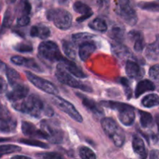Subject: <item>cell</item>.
Here are the masks:
<instances>
[{
  "mask_svg": "<svg viewBox=\"0 0 159 159\" xmlns=\"http://www.w3.org/2000/svg\"><path fill=\"white\" fill-rule=\"evenodd\" d=\"M13 107L17 111L26 113L34 117L38 118L42 114L51 116L54 114V111L51 107H46L43 101L35 95L26 97L20 103L13 104Z\"/></svg>",
  "mask_w": 159,
  "mask_h": 159,
  "instance_id": "6da1fadb",
  "label": "cell"
},
{
  "mask_svg": "<svg viewBox=\"0 0 159 159\" xmlns=\"http://www.w3.org/2000/svg\"><path fill=\"white\" fill-rule=\"evenodd\" d=\"M125 70L127 76L130 79H140L144 75V71H142L139 65L131 59L126 62Z\"/></svg>",
  "mask_w": 159,
  "mask_h": 159,
  "instance_id": "2e32d148",
  "label": "cell"
},
{
  "mask_svg": "<svg viewBox=\"0 0 159 159\" xmlns=\"http://www.w3.org/2000/svg\"><path fill=\"white\" fill-rule=\"evenodd\" d=\"M145 56L148 59L155 61L159 57V34L157 35L155 41L149 43L145 50Z\"/></svg>",
  "mask_w": 159,
  "mask_h": 159,
  "instance_id": "7402d4cb",
  "label": "cell"
},
{
  "mask_svg": "<svg viewBox=\"0 0 159 159\" xmlns=\"http://www.w3.org/2000/svg\"><path fill=\"white\" fill-rule=\"evenodd\" d=\"M109 36L110 38L115 40V42H121L124 41V37H125V30L121 26H114L111 28V30L109 32Z\"/></svg>",
  "mask_w": 159,
  "mask_h": 159,
  "instance_id": "484cf974",
  "label": "cell"
},
{
  "mask_svg": "<svg viewBox=\"0 0 159 159\" xmlns=\"http://www.w3.org/2000/svg\"><path fill=\"white\" fill-rule=\"evenodd\" d=\"M120 121L124 124V126L130 127L133 125L135 120V113L134 109L133 107L129 105L126 108L120 110L119 115H118Z\"/></svg>",
  "mask_w": 159,
  "mask_h": 159,
  "instance_id": "4fadbf2b",
  "label": "cell"
},
{
  "mask_svg": "<svg viewBox=\"0 0 159 159\" xmlns=\"http://www.w3.org/2000/svg\"><path fill=\"white\" fill-rule=\"evenodd\" d=\"M52 101L59 110L68 114L71 119L79 123H82L83 121L82 115L79 113V111L76 110L75 107L71 102L65 100L63 98L59 97V96H55V97L53 98Z\"/></svg>",
  "mask_w": 159,
  "mask_h": 159,
  "instance_id": "9c48e42d",
  "label": "cell"
},
{
  "mask_svg": "<svg viewBox=\"0 0 159 159\" xmlns=\"http://www.w3.org/2000/svg\"><path fill=\"white\" fill-rule=\"evenodd\" d=\"M141 104L145 108H152L159 105V96L157 94H149L144 96Z\"/></svg>",
  "mask_w": 159,
  "mask_h": 159,
  "instance_id": "f1b7e54d",
  "label": "cell"
},
{
  "mask_svg": "<svg viewBox=\"0 0 159 159\" xmlns=\"http://www.w3.org/2000/svg\"><path fill=\"white\" fill-rule=\"evenodd\" d=\"M93 37H94V35L89 34V33H78V34H73L72 40L73 43H75V44L81 45L85 42L91 40V39H93Z\"/></svg>",
  "mask_w": 159,
  "mask_h": 159,
  "instance_id": "1f68e13d",
  "label": "cell"
},
{
  "mask_svg": "<svg viewBox=\"0 0 159 159\" xmlns=\"http://www.w3.org/2000/svg\"><path fill=\"white\" fill-rule=\"evenodd\" d=\"M55 75L58 81L61 83L65 84V85H68L70 87H72L75 89H82L85 92H89V93H92L93 89L91 87L88 86V85H85L82 82H79V80L75 79L71 73L65 68V65L62 63H60L57 65V68H56L55 71Z\"/></svg>",
  "mask_w": 159,
  "mask_h": 159,
  "instance_id": "3957f363",
  "label": "cell"
},
{
  "mask_svg": "<svg viewBox=\"0 0 159 159\" xmlns=\"http://www.w3.org/2000/svg\"><path fill=\"white\" fill-rule=\"evenodd\" d=\"M78 96L80 97V99H82V102L83 103L84 107L86 109H88L89 110H90L91 112H93V113L97 115L103 114V111H102V109L99 107V106L96 103L95 101H93V99H89L86 96H83V95H79L78 94Z\"/></svg>",
  "mask_w": 159,
  "mask_h": 159,
  "instance_id": "cb8c5ba5",
  "label": "cell"
},
{
  "mask_svg": "<svg viewBox=\"0 0 159 159\" xmlns=\"http://www.w3.org/2000/svg\"><path fill=\"white\" fill-rule=\"evenodd\" d=\"M79 155L82 159H96V154L87 147H82L79 148Z\"/></svg>",
  "mask_w": 159,
  "mask_h": 159,
  "instance_id": "74e56055",
  "label": "cell"
},
{
  "mask_svg": "<svg viewBox=\"0 0 159 159\" xmlns=\"http://www.w3.org/2000/svg\"><path fill=\"white\" fill-rule=\"evenodd\" d=\"M138 6L144 10L159 12V0H155L152 2H141L138 4Z\"/></svg>",
  "mask_w": 159,
  "mask_h": 159,
  "instance_id": "d6a6232c",
  "label": "cell"
},
{
  "mask_svg": "<svg viewBox=\"0 0 159 159\" xmlns=\"http://www.w3.org/2000/svg\"><path fill=\"white\" fill-rule=\"evenodd\" d=\"M40 130L44 133L46 140L51 143L59 144L63 141L64 132L55 121L43 120L40 122Z\"/></svg>",
  "mask_w": 159,
  "mask_h": 159,
  "instance_id": "5b68a950",
  "label": "cell"
},
{
  "mask_svg": "<svg viewBox=\"0 0 159 159\" xmlns=\"http://www.w3.org/2000/svg\"><path fill=\"white\" fill-rule=\"evenodd\" d=\"M96 46L93 41H87L82 43L79 48V57L82 61H85L96 50Z\"/></svg>",
  "mask_w": 159,
  "mask_h": 159,
  "instance_id": "d6986e66",
  "label": "cell"
},
{
  "mask_svg": "<svg viewBox=\"0 0 159 159\" xmlns=\"http://www.w3.org/2000/svg\"><path fill=\"white\" fill-rule=\"evenodd\" d=\"M89 26L92 30H94L99 31L101 33H104L107 30V23L103 19L99 18V17H97V18L94 19L93 21L90 22Z\"/></svg>",
  "mask_w": 159,
  "mask_h": 159,
  "instance_id": "f546056e",
  "label": "cell"
},
{
  "mask_svg": "<svg viewBox=\"0 0 159 159\" xmlns=\"http://www.w3.org/2000/svg\"><path fill=\"white\" fill-rule=\"evenodd\" d=\"M11 62L16 65L19 66H24L26 68H30L33 71L41 72L43 70L40 68L38 64L34 61V59L27 58V57H22V56H13L11 57Z\"/></svg>",
  "mask_w": 159,
  "mask_h": 159,
  "instance_id": "7c38bea8",
  "label": "cell"
},
{
  "mask_svg": "<svg viewBox=\"0 0 159 159\" xmlns=\"http://www.w3.org/2000/svg\"><path fill=\"white\" fill-rule=\"evenodd\" d=\"M139 115L141 127L144 128H148L153 125V118L150 113L140 110Z\"/></svg>",
  "mask_w": 159,
  "mask_h": 159,
  "instance_id": "836d02e7",
  "label": "cell"
},
{
  "mask_svg": "<svg viewBox=\"0 0 159 159\" xmlns=\"http://www.w3.org/2000/svg\"><path fill=\"white\" fill-rule=\"evenodd\" d=\"M42 159H64L63 157L58 153L55 152H50L42 155Z\"/></svg>",
  "mask_w": 159,
  "mask_h": 159,
  "instance_id": "b9f144b4",
  "label": "cell"
},
{
  "mask_svg": "<svg viewBox=\"0 0 159 159\" xmlns=\"http://www.w3.org/2000/svg\"><path fill=\"white\" fill-rule=\"evenodd\" d=\"M5 70H6V75L7 78L8 82L11 86H14V85L20 84V82L21 81V77L15 69L5 66Z\"/></svg>",
  "mask_w": 159,
  "mask_h": 159,
  "instance_id": "4316f807",
  "label": "cell"
},
{
  "mask_svg": "<svg viewBox=\"0 0 159 159\" xmlns=\"http://www.w3.org/2000/svg\"><path fill=\"white\" fill-rule=\"evenodd\" d=\"M61 63L65 65V68L71 73V75H75V77L79 78V79H84V78H86V75L83 72L81 68H79L77 65H76L75 62H73L72 61H70L68 59L63 57L62 61H61Z\"/></svg>",
  "mask_w": 159,
  "mask_h": 159,
  "instance_id": "ac0fdd59",
  "label": "cell"
},
{
  "mask_svg": "<svg viewBox=\"0 0 159 159\" xmlns=\"http://www.w3.org/2000/svg\"><path fill=\"white\" fill-rule=\"evenodd\" d=\"M129 37L132 41H134V49L137 52H141L144 47V37L141 32L133 30L129 33Z\"/></svg>",
  "mask_w": 159,
  "mask_h": 159,
  "instance_id": "603a6c76",
  "label": "cell"
},
{
  "mask_svg": "<svg viewBox=\"0 0 159 159\" xmlns=\"http://www.w3.org/2000/svg\"><path fill=\"white\" fill-rule=\"evenodd\" d=\"M25 73H26V78H27L28 80L34 86L37 87V89H40L41 91L48 93V94L54 95V96H56L58 93V90L52 82H49V81L46 80L44 79H42L40 77H38L37 75L30 72V71H26Z\"/></svg>",
  "mask_w": 159,
  "mask_h": 159,
  "instance_id": "ba28073f",
  "label": "cell"
},
{
  "mask_svg": "<svg viewBox=\"0 0 159 159\" xmlns=\"http://www.w3.org/2000/svg\"><path fill=\"white\" fill-rule=\"evenodd\" d=\"M156 123H157V126H158V128L159 130V114H158L156 116Z\"/></svg>",
  "mask_w": 159,
  "mask_h": 159,
  "instance_id": "7dc6e473",
  "label": "cell"
},
{
  "mask_svg": "<svg viewBox=\"0 0 159 159\" xmlns=\"http://www.w3.org/2000/svg\"><path fill=\"white\" fill-rule=\"evenodd\" d=\"M29 93V88L26 85L18 84L12 86V90L6 94V97L10 102H16L20 99H25Z\"/></svg>",
  "mask_w": 159,
  "mask_h": 159,
  "instance_id": "8fae6325",
  "label": "cell"
},
{
  "mask_svg": "<svg viewBox=\"0 0 159 159\" xmlns=\"http://www.w3.org/2000/svg\"><path fill=\"white\" fill-rule=\"evenodd\" d=\"M101 126L106 134L116 147H122L125 142V134L120 127L111 118H103Z\"/></svg>",
  "mask_w": 159,
  "mask_h": 159,
  "instance_id": "7a4b0ae2",
  "label": "cell"
},
{
  "mask_svg": "<svg viewBox=\"0 0 159 159\" xmlns=\"http://www.w3.org/2000/svg\"><path fill=\"white\" fill-rule=\"evenodd\" d=\"M12 20H13V17H12V13L10 12V11L7 10V12H6L5 14L4 20H3V23H2V30L4 28H8L10 26L11 23H12Z\"/></svg>",
  "mask_w": 159,
  "mask_h": 159,
  "instance_id": "ab89813d",
  "label": "cell"
},
{
  "mask_svg": "<svg viewBox=\"0 0 159 159\" xmlns=\"http://www.w3.org/2000/svg\"><path fill=\"white\" fill-rule=\"evenodd\" d=\"M14 49L20 53H28L33 51L32 45L26 43H20L14 47Z\"/></svg>",
  "mask_w": 159,
  "mask_h": 159,
  "instance_id": "f35d334b",
  "label": "cell"
},
{
  "mask_svg": "<svg viewBox=\"0 0 159 159\" xmlns=\"http://www.w3.org/2000/svg\"><path fill=\"white\" fill-rule=\"evenodd\" d=\"M132 147L135 154L139 155L141 159H146L147 152H146L144 141L138 135H134L132 140Z\"/></svg>",
  "mask_w": 159,
  "mask_h": 159,
  "instance_id": "ffe728a7",
  "label": "cell"
},
{
  "mask_svg": "<svg viewBox=\"0 0 159 159\" xmlns=\"http://www.w3.org/2000/svg\"><path fill=\"white\" fill-rule=\"evenodd\" d=\"M21 129L23 134L26 135V136L30 137V138L46 139V136H45L44 133L41 130L37 129V127L31 123L23 121L22 123Z\"/></svg>",
  "mask_w": 159,
  "mask_h": 159,
  "instance_id": "5bb4252c",
  "label": "cell"
},
{
  "mask_svg": "<svg viewBox=\"0 0 159 159\" xmlns=\"http://www.w3.org/2000/svg\"><path fill=\"white\" fill-rule=\"evenodd\" d=\"M100 104L102 106H103V107L112 109V110H116L118 112L129 106L128 104L124 103V102H115V101H102L100 102Z\"/></svg>",
  "mask_w": 159,
  "mask_h": 159,
  "instance_id": "e575fe53",
  "label": "cell"
},
{
  "mask_svg": "<svg viewBox=\"0 0 159 159\" xmlns=\"http://www.w3.org/2000/svg\"><path fill=\"white\" fill-rule=\"evenodd\" d=\"M62 48H63L64 53L71 60H75L76 57V51L75 45L72 42L69 40H64L62 41Z\"/></svg>",
  "mask_w": 159,
  "mask_h": 159,
  "instance_id": "4dcf8cb0",
  "label": "cell"
},
{
  "mask_svg": "<svg viewBox=\"0 0 159 159\" xmlns=\"http://www.w3.org/2000/svg\"><path fill=\"white\" fill-rule=\"evenodd\" d=\"M16 1V0H6V2H7L8 3H10V4H12V3H14Z\"/></svg>",
  "mask_w": 159,
  "mask_h": 159,
  "instance_id": "c3c4849f",
  "label": "cell"
},
{
  "mask_svg": "<svg viewBox=\"0 0 159 159\" xmlns=\"http://www.w3.org/2000/svg\"><path fill=\"white\" fill-rule=\"evenodd\" d=\"M21 151V148L19 146L13 145V144H6V145L1 146V156L8 154L18 152Z\"/></svg>",
  "mask_w": 159,
  "mask_h": 159,
  "instance_id": "8d00e7d4",
  "label": "cell"
},
{
  "mask_svg": "<svg viewBox=\"0 0 159 159\" xmlns=\"http://www.w3.org/2000/svg\"><path fill=\"white\" fill-rule=\"evenodd\" d=\"M155 89V86L153 82L150 80H142L139 82L137 85L136 89H135V96L137 98L140 97L143 93L149 91H154Z\"/></svg>",
  "mask_w": 159,
  "mask_h": 159,
  "instance_id": "d4e9b609",
  "label": "cell"
},
{
  "mask_svg": "<svg viewBox=\"0 0 159 159\" xmlns=\"http://www.w3.org/2000/svg\"><path fill=\"white\" fill-rule=\"evenodd\" d=\"M19 142L21 143V144H26V145L41 148H49L48 144H45V143L42 142V141H37V140L20 139V141H19Z\"/></svg>",
  "mask_w": 159,
  "mask_h": 159,
  "instance_id": "d590c367",
  "label": "cell"
},
{
  "mask_svg": "<svg viewBox=\"0 0 159 159\" xmlns=\"http://www.w3.org/2000/svg\"><path fill=\"white\" fill-rule=\"evenodd\" d=\"M30 36L33 37H38L40 39H46L51 35V30L47 26L38 24L33 26L30 29Z\"/></svg>",
  "mask_w": 159,
  "mask_h": 159,
  "instance_id": "44dd1931",
  "label": "cell"
},
{
  "mask_svg": "<svg viewBox=\"0 0 159 159\" xmlns=\"http://www.w3.org/2000/svg\"><path fill=\"white\" fill-rule=\"evenodd\" d=\"M116 12L128 25L134 26L138 22V16L130 4V0H117L116 3Z\"/></svg>",
  "mask_w": 159,
  "mask_h": 159,
  "instance_id": "52a82bcc",
  "label": "cell"
},
{
  "mask_svg": "<svg viewBox=\"0 0 159 159\" xmlns=\"http://www.w3.org/2000/svg\"><path fill=\"white\" fill-rule=\"evenodd\" d=\"M112 52L115 54L117 57L120 59H127L133 58L134 56L130 50L125 45L122 44L120 42H115L112 44Z\"/></svg>",
  "mask_w": 159,
  "mask_h": 159,
  "instance_id": "9a60e30c",
  "label": "cell"
},
{
  "mask_svg": "<svg viewBox=\"0 0 159 159\" xmlns=\"http://www.w3.org/2000/svg\"><path fill=\"white\" fill-rule=\"evenodd\" d=\"M73 9H74V10L76 12L82 16L81 18H79L77 20V21L79 22L84 21L86 19L89 18L93 14L91 8L88 5L85 4V3L82 2H75L74 6H73Z\"/></svg>",
  "mask_w": 159,
  "mask_h": 159,
  "instance_id": "e0dca14e",
  "label": "cell"
},
{
  "mask_svg": "<svg viewBox=\"0 0 159 159\" xmlns=\"http://www.w3.org/2000/svg\"><path fill=\"white\" fill-rule=\"evenodd\" d=\"M31 12V5L29 0H20L17 6V13L19 16H29Z\"/></svg>",
  "mask_w": 159,
  "mask_h": 159,
  "instance_id": "83f0119b",
  "label": "cell"
},
{
  "mask_svg": "<svg viewBox=\"0 0 159 159\" xmlns=\"http://www.w3.org/2000/svg\"><path fill=\"white\" fill-rule=\"evenodd\" d=\"M30 16H20L17 18V24L20 26H27L30 23Z\"/></svg>",
  "mask_w": 159,
  "mask_h": 159,
  "instance_id": "7bdbcfd3",
  "label": "cell"
},
{
  "mask_svg": "<svg viewBox=\"0 0 159 159\" xmlns=\"http://www.w3.org/2000/svg\"><path fill=\"white\" fill-rule=\"evenodd\" d=\"M16 127V120L11 115L9 110L4 106H2L1 122H0L1 131L2 133H12L15 131Z\"/></svg>",
  "mask_w": 159,
  "mask_h": 159,
  "instance_id": "30bf717a",
  "label": "cell"
},
{
  "mask_svg": "<svg viewBox=\"0 0 159 159\" xmlns=\"http://www.w3.org/2000/svg\"><path fill=\"white\" fill-rule=\"evenodd\" d=\"M47 18L54 23V26L60 30H68L72 23V16L63 9H50L47 12Z\"/></svg>",
  "mask_w": 159,
  "mask_h": 159,
  "instance_id": "277c9868",
  "label": "cell"
},
{
  "mask_svg": "<svg viewBox=\"0 0 159 159\" xmlns=\"http://www.w3.org/2000/svg\"><path fill=\"white\" fill-rule=\"evenodd\" d=\"M7 89V85H6V82H5L4 79L2 78L1 79V93H4L5 90Z\"/></svg>",
  "mask_w": 159,
  "mask_h": 159,
  "instance_id": "f6af8a7d",
  "label": "cell"
},
{
  "mask_svg": "<svg viewBox=\"0 0 159 159\" xmlns=\"http://www.w3.org/2000/svg\"><path fill=\"white\" fill-rule=\"evenodd\" d=\"M38 53L41 58L49 62H61L64 57L61 56L57 43L53 41H43L40 43L38 48Z\"/></svg>",
  "mask_w": 159,
  "mask_h": 159,
  "instance_id": "8992f818",
  "label": "cell"
},
{
  "mask_svg": "<svg viewBox=\"0 0 159 159\" xmlns=\"http://www.w3.org/2000/svg\"><path fill=\"white\" fill-rule=\"evenodd\" d=\"M11 159H31L27 156H23V155H16V156L12 157Z\"/></svg>",
  "mask_w": 159,
  "mask_h": 159,
  "instance_id": "bcb514c9",
  "label": "cell"
},
{
  "mask_svg": "<svg viewBox=\"0 0 159 159\" xmlns=\"http://www.w3.org/2000/svg\"><path fill=\"white\" fill-rule=\"evenodd\" d=\"M149 75L152 79L159 80V65H153L149 70Z\"/></svg>",
  "mask_w": 159,
  "mask_h": 159,
  "instance_id": "60d3db41",
  "label": "cell"
},
{
  "mask_svg": "<svg viewBox=\"0 0 159 159\" xmlns=\"http://www.w3.org/2000/svg\"><path fill=\"white\" fill-rule=\"evenodd\" d=\"M150 159H159V153L158 151H152L150 154Z\"/></svg>",
  "mask_w": 159,
  "mask_h": 159,
  "instance_id": "ee69618b",
  "label": "cell"
}]
</instances>
